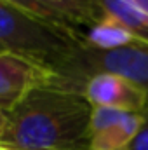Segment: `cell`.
Here are the masks:
<instances>
[{
	"mask_svg": "<svg viewBox=\"0 0 148 150\" xmlns=\"http://www.w3.org/2000/svg\"><path fill=\"white\" fill-rule=\"evenodd\" d=\"M92 105L82 89L56 75L7 113L0 143L26 150H87Z\"/></svg>",
	"mask_w": 148,
	"mask_h": 150,
	"instance_id": "cell-1",
	"label": "cell"
},
{
	"mask_svg": "<svg viewBox=\"0 0 148 150\" xmlns=\"http://www.w3.org/2000/svg\"><path fill=\"white\" fill-rule=\"evenodd\" d=\"M80 38L82 33L52 26L0 0V51L56 70Z\"/></svg>",
	"mask_w": 148,
	"mask_h": 150,
	"instance_id": "cell-2",
	"label": "cell"
},
{
	"mask_svg": "<svg viewBox=\"0 0 148 150\" xmlns=\"http://www.w3.org/2000/svg\"><path fill=\"white\" fill-rule=\"evenodd\" d=\"M54 72L80 89L92 75L108 74L127 79L148 91V44L134 38L117 47L99 49L80 38Z\"/></svg>",
	"mask_w": 148,
	"mask_h": 150,
	"instance_id": "cell-3",
	"label": "cell"
},
{
	"mask_svg": "<svg viewBox=\"0 0 148 150\" xmlns=\"http://www.w3.org/2000/svg\"><path fill=\"white\" fill-rule=\"evenodd\" d=\"M56 75L54 70L33 59L0 51V110L9 113L28 93Z\"/></svg>",
	"mask_w": 148,
	"mask_h": 150,
	"instance_id": "cell-4",
	"label": "cell"
},
{
	"mask_svg": "<svg viewBox=\"0 0 148 150\" xmlns=\"http://www.w3.org/2000/svg\"><path fill=\"white\" fill-rule=\"evenodd\" d=\"M143 120L141 112L92 107L87 150H127Z\"/></svg>",
	"mask_w": 148,
	"mask_h": 150,
	"instance_id": "cell-5",
	"label": "cell"
},
{
	"mask_svg": "<svg viewBox=\"0 0 148 150\" xmlns=\"http://www.w3.org/2000/svg\"><path fill=\"white\" fill-rule=\"evenodd\" d=\"M82 93L92 107L143 112L148 105V91L117 75H92L84 82Z\"/></svg>",
	"mask_w": 148,
	"mask_h": 150,
	"instance_id": "cell-6",
	"label": "cell"
},
{
	"mask_svg": "<svg viewBox=\"0 0 148 150\" xmlns=\"http://www.w3.org/2000/svg\"><path fill=\"white\" fill-rule=\"evenodd\" d=\"M94 2L105 18L118 23L134 38L148 44V19L131 0H94Z\"/></svg>",
	"mask_w": 148,
	"mask_h": 150,
	"instance_id": "cell-7",
	"label": "cell"
},
{
	"mask_svg": "<svg viewBox=\"0 0 148 150\" xmlns=\"http://www.w3.org/2000/svg\"><path fill=\"white\" fill-rule=\"evenodd\" d=\"M47 7L59 12L70 25L80 32L94 26L103 19V14L94 0H40Z\"/></svg>",
	"mask_w": 148,
	"mask_h": 150,
	"instance_id": "cell-8",
	"label": "cell"
},
{
	"mask_svg": "<svg viewBox=\"0 0 148 150\" xmlns=\"http://www.w3.org/2000/svg\"><path fill=\"white\" fill-rule=\"evenodd\" d=\"M82 40L92 47H99V49H110V47H117L122 44H127L134 37L124 30L118 23L111 21L108 18L103 16L101 21H98L94 26L87 28L82 32Z\"/></svg>",
	"mask_w": 148,
	"mask_h": 150,
	"instance_id": "cell-9",
	"label": "cell"
},
{
	"mask_svg": "<svg viewBox=\"0 0 148 150\" xmlns=\"http://www.w3.org/2000/svg\"><path fill=\"white\" fill-rule=\"evenodd\" d=\"M2 2H5V4H9V5H12V7H16L19 11L37 18L40 21H45V23H49L52 26H58V28H63V30H68V32H75V33H82L78 28L70 25L59 12L47 7L40 0H2Z\"/></svg>",
	"mask_w": 148,
	"mask_h": 150,
	"instance_id": "cell-10",
	"label": "cell"
},
{
	"mask_svg": "<svg viewBox=\"0 0 148 150\" xmlns=\"http://www.w3.org/2000/svg\"><path fill=\"white\" fill-rule=\"evenodd\" d=\"M141 113H143L141 126H140L136 136L132 138V142L129 143L127 150H148V105Z\"/></svg>",
	"mask_w": 148,
	"mask_h": 150,
	"instance_id": "cell-11",
	"label": "cell"
},
{
	"mask_svg": "<svg viewBox=\"0 0 148 150\" xmlns=\"http://www.w3.org/2000/svg\"><path fill=\"white\" fill-rule=\"evenodd\" d=\"M131 2H132L140 11H141V14L148 19V0H131Z\"/></svg>",
	"mask_w": 148,
	"mask_h": 150,
	"instance_id": "cell-12",
	"label": "cell"
},
{
	"mask_svg": "<svg viewBox=\"0 0 148 150\" xmlns=\"http://www.w3.org/2000/svg\"><path fill=\"white\" fill-rule=\"evenodd\" d=\"M5 127H7V113L4 110H0V140L5 133Z\"/></svg>",
	"mask_w": 148,
	"mask_h": 150,
	"instance_id": "cell-13",
	"label": "cell"
},
{
	"mask_svg": "<svg viewBox=\"0 0 148 150\" xmlns=\"http://www.w3.org/2000/svg\"><path fill=\"white\" fill-rule=\"evenodd\" d=\"M0 150H26V149H18V147H12V145H5V143H0Z\"/></svg>",
	"mask_w": 148,
	"mask_h": 150,
	"instance_id": "cell-14",
	"label": "cell"
}]
</instances>
